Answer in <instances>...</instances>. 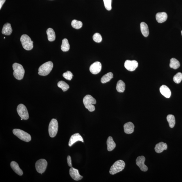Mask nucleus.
<instances>
[{
  "label": "nucleus",
  "instance_id": "1",
  "mask_svg": "<svg viewBox=\"0 0 182 182\" xmlns=\"http://www.w3.org/2000/svg\"><path fill=\"white\" fill-rule=\"evenodd\" d=\"M83 103L85 107L88 111L92 112L95 110V107L93 105L96 104V100L90 95H87L83 99Z\"/></svg>",
  "mask_w": 182,
  "mask_h": 182
},
{
  "label": "nucleus",
  "instance_id": "2",
  "mask_svg": "<svg viewBox=\"0 0 182 182\" xmlns=\"http://www.w3.org/2000/svg\"><path fill=\"white\" fill-rule=\"evenodd\" d=\"M13 68L14 77L18 80L23 79L24 75L25 70L22 65L18 63H14L13 65Z\"/></svg>",
  "mask_w": 182,
  "mask_h": 182
},
{
  "label": "nucleus",
  "instance_id": "3",
  "mask_svg": "<svg viewBox=\"0 0 182 182\" xmlns=\"http://www.w3.org/2000/svg\"><path fill=\"white\" fill-rule=\"evenodd\" d=\"M125 165V163L123 160H119L116 161L111 167L109 173L111 175H114L121 172L124 169Z\"/></svg>",
  "mask_w": 182,
  "mask_h": 182
},
{
  "label": "nucleus",
  "instance_id": "4",
  "mask_svg": "<svg viewBox=\"0 0 182 182\" xmlns=\"http://www.w3.org/2000/svg\"><path fill=\"white\" fill-rule=\"evenodd\" d=\"M53 67V63L51 61L44 63L39 67L38 74L42 76L47 75L51 72Z\"/></svg>",
  "mask_w": 182,
  "mask_h": 182
},
{
  "label": "nucleus",
  "instance_id": "5",
  "mask_svg": "<svg viewBox=\"0 0 182 182\" xmlns=\"http://www.w3.org/2000/svg\"><path fill=\"white\" fill-rule=\"evenodd\" d=\"M13 132L14 135L23 141L29 142L31 140V136L30 134L20 129H14Z\"/></svg>",
  "mask_w": 182,
  "mask_h": 182
},
{
  "label": "nucleus",
  "instance_id": "6",
  "mask_svg": "<svg viewBox=\"0 0 182 182\" xmlns=\"http://www.w3.org/2000/svg\"><path fill=\"white\" fill-rule=\"evenodd\" d=\"M20 41L23 47L25 50H31L33 48V42L27 35H23L20 38Z\"/></svg>",
  "mask_w": 182,
  "mask_h": 182
},
{
  "label": "nucleus",
  "instance_id": "7",
  "mask_svg": "<svg viewBox=\"0 0 182 182\" xmlns=\"http://www.w3.org/2000/svg\"><path fill=\"white\" fill-rule=\"evenodd\" d=\"M58 122L57 120L52 119L51 121L49 126V133L51 138L56 136L58 133Z\"/></svg>",
  "mask_w": 182,
  "mask_h": 182
},
{
  "label": "nucleus",
  "instance_id": "8",
  "mask_svg": "<svg viewBox=\"0 0 182 182\" xmlns=\"http://www.w3.org/2000/svg\"><path fill=\"white\" fill-rule=\"evenodd\" d=\"M47 164V162L45 159H41L38 160L35 165L37 172L42 174L45 172Z\"/></svg>",
  "mask_w": 182,
  "mask_h": 182
},
{
  "label": "nucleus",
  "instance_id": "9",
  "mask_svg": "<svg viewBox=\"0 0 182 182\" xmlns=\"http://www.w3.org/2000/svg\"><path fill=\"white\" fill-rule=\"evenodd\" d=\"M17 112L19 115L23 120H27L29 118V116L26 107L23 104H20L17 107Z\"/></svg>",
  "mask_w": 182,
  "mask_h": 182
},
{
  "label": "nucleus",
  "instance_id": "10",
  "mask_svg": "<svg viewBox=\"0 0 182 182\" xmlns=\"http://www.w3.org/2000/svg\"><path fill=\"white\" fill-rule=\"evenodd\" d=\"M138 63L136 60H126L124 63V67L129 71L135 70L138 67Z\"/></svg>",
  "mask_w": 182,
  "mask_h": 182
},
{
  "label": "nucleus",
  "instance_id": "11",
  "mask_svg": "<svg viewBox=\"0 0 182 182\" xmlns=\"http://www.w3.org/2000/svg\"><path fill=\"white\" fill-rule=\"evenodd\" d=\"M145 158L144 156H139L136 160V164L141 170L143 172H146L148 170L147 167L144 164Z\"/></svg>",
  "mask_w": 182,
  "mask_h": 182
},
{
  "label": "nucleus",
  "instance_id": "12",
  "mask_svg": "<svg viewBox=\"0 0 182 182\" xmlns=\"http://www.w3.org/2000/svg\"><path fill=\"white\" fill-rule=\"evenodd\" d=\"M101 63L97 61L90 65V72L93 74L96 75L101 72Z\"/></svg>",
  "mask_w": 182,
  "mask_h": 182
},
{
  "label": "nucleus",
  "instance_id": "13",
  "mask_svg": "<svg viewBox=\"0 0 182 182\" xmlns=\"http://www.w3.org/2000/svg\"><path fill=\"white\" fill-rule=\"evenodd\" d=\"M69 173L71 177L75 181L80 180L83 178V176L80 174L78 169L74 168L72 167L70 169Z\"/></svg>",
  "mask_w": 182,
  "mask_h": 182
},
{
  "label": "nucleus",
  "instance_id": "14",
  "mask_svg": "<svg viewBox=\"0 0 182 182\" xmlns=\"http://www.w3.org/2000/svg\"><path fill=\"white\" fill-rule=\"evenodd\" d=\"M78 141H81L82 142H84L83 138L81 135L79 133H76L72 135L69 139V147H72L74 144Z\"/></svg>",
  "mask_w": 182,
  "mask_h": 182
},
{
  "label": "nucleus",
  "instance_id": "15",
  "mask_svg": "<svg viewBox=\"0 0 182 182\" xmlns=\"http://www.w3.org/2000/svg\"><path fill=\"white\" fill-rule=\"evenodd\" d=\"M124 132L126 134H130L134 132L135 126L132 122L126 123L124 126Z\"/></svg>",
  "mask_w": 182,
  "mask_h": 182
},
{
  "label": "nucleus",
  "instance_id": "16",
  "mask_svg": "<svg viewBox=\"0 0 182 182\" xmlns=\"http://www.w3.org/2000/svg\"><path fill=\"white\" fill-rule=\"evenodd\" d=\"M168 18V15L165 12L158 13L156 15V19L159 23H163L165 22Z\"/></svg>",
  "mask_w": 182,
  "mask_h": 182
},
{
  "label": "nucleus",
  "instance_id": "17",
  "mask_svg": "<svg viewBox=\"0 0 182 182\" xmlns=\"http://www.w3.org/2000/svg\"><path fill=\"white\" fill-rule=\"evenodd\" d=\"M160 92L163 96L167 98H170L171 96V92L168 87L163 85L160 88Z\"/></svg>",
  "mask_w": 182,
  "mask_h": 182
},
{
  "label": "nucleus",
  "instance_id": "18",
  "mask_svg": "<svg viewBox=\"0 0 182 182\" xmlns=\"http://www.w3.org/2000/svg\"><path fill=\"white\" fill-rule=\"evenodd\" d=\"M167 147H168L166 143L160 142L156 145L154 149L156 153L160 154L162 153L165 150H167Z\"/></svg>",
  "mask_w": 182,
  "mask_h": 182
},
{
  "label": "nucleus",
  "instance_id": "19",
  "mask_svg": "<svg viewBox=\"0 0 182 182\" xmlns=\"http://www.w3.org/2000/svg\"><path fill=\"white\" fill-rule=\"evenodd\" d=\"M12 28L11 25L9 23H7L4 24L2 29V33L3 35H9L12 33Z\"/></svg>",
  "mask_w": 182,
  "mask_h": 182
},
{
  "label": "nucleus",
  "instance_id": "20",
  "mask_svg": "<svg viewBox=\"0 0 182 182\" xmlns=\"http://www.w3.org/2000/svg\"><path fill=\"white\" fill-rule=\"evenodd\" d=\"M10 166L16 174L20 176H22L23 174V171L19 167L17 163L15 161L12 162L10 163Z\"/></svg>",
  "mask_w": 182,
  "mask_h": 182
},
{
  "label": "nucleus",
  "instance_id": "21",
  "mask_svg": "<svg viewBox=\"0 0 182 182\" xmlns=\"http://www.w3.org/2000/svg\"><path fill=\"white\" fill-rule=\"evenodd\" d=\"M107 150L109 151H113L116 147V143L114 142L113 137L109 136L107 141Z\"/></svg>",
  "mask_w": 182,
  "mask_h": 182
},
{
  "label": "nucleus",
  "instance_id": "22",
  "mask_svg": "<svg viewBox=\"0 0 182 182\" xmlns=\"http://www.w3.org/2000/svg\"><path fill=\"white\" fill-rule=\"evenodd\" d=\"M140 29L142 33L145 37H147L149 35V27L144 22H142L140 24Z\"/></svg>",
  "mask_w": 182,
  "mask_h": 182
},
{
  "label": "nucleus",
  "instance_id": "23",
  "mask_svg": "<svg viewBox=\"0 0 182 182\" xmlns=\"http://www.w3.org/2000/svg\"><path fill=\"white\" fill-rule=\"evenodd\" d=\"M46 32L49 41L50 42L55 41L56 40V35L53 29L50 28H49L47 30Z\"/></svg>",
  "mask_w": 182,
  "mask_h": 182
},
{
  "label": "nucleus",
  "instance_id": "24",
  "mask_svg": "<svg viewBox=\"0 0 182 182\" xmlns=\"http://www.w3.org/2000/svg\"><path fill=\"white\" fill-rule=\"evenodd\" d=\"M126 85L123 81L122 80H119L117 82L116 85V89L119 92H124L125 90Z\"/></svg>",
  "mask_w": 182,
  "mask_h": 182
},
{
  "label": "nucleus",
  "instance_id": "25",
  "mask_svg": "<svg viewBox=\"0 0 182 182\" xmlns=\"http://www.w3.org/2000/svg\"><path fill=\"white\" fill-rule=\"evenodd\" d=\"M113 77V74L111 72L108 73L104 75L101 79V82L102 83H105L110 81Z\"/></svg>",
  "mask_w": 182,
  "mask_h": 182
},
{
  "label": "nucleus",
  "instance_id": "26",
  "mask_svg": "<svg viewBox=\"0 0 182 182\" xmlns=\"http://www.w3.org/2000/svg\"><path fill=\"white\" fill-rule=\"evenodd\" d=\"M169 65L171 68L176 69L180 66V63L176 59L173 58L171 59Z\"/></svg>",
  "mask_w": 182,
  "mask_h": 182
},
{
  "label": "nucleus",
  "instance_id": "27",
  "mask_svg": "<svg viewBox=\"0 0 182 182\" xmlns=\"http://www.w3.org/2000/svg\"><path fill=\"white\" fill-rule=\"evenodd\" d=\"M167 119L170 128H174L175 124V119L174 116L172 114H169L167 116Z\"/></svg>",
  "mask_w": 182,
  "mask_h": 182
},
{
  "label": "nucleus",
  "instance_id": "28",
  "mask_svg": "<svg viewBox=\"0 0 182 182\" xmlns=\"http://www.w3.org/2000/svg\"><path fill=\"white\" fill-rule=\"evenodd\" d=\"M61 49L63 52L68 51L70 48V45L68 40L64 39L63 40L62 45L61 46Z\"/></svg>",
  "mask_w": 182,
  "mask_h": 182
},
{
  "label": "nucleus",
  "instance_id": "29",
  "mask_svg": "<svg viewBox=\"0 0 182 182\" xmlns=\"http://www.w3.org/2000/svg\"><path fill=\"white\" fill-rule=\"evenodd\" d=\"M58 86L64 92L68 90L69 88V85L63 81H59L58 83Z\"/></svg>",
  "mask_w": 182,
  "mask_h": 182
},
{
  "label": "nucleus",
  "instance_id": "30",
  "mask_svg": "<svg viewBox=\"0 0 182 182\" xmlns=\"http://www.w3.org/2000/svg\"><path fill=\"white\" fill-rule=\"evenodd\" d=\"M71 25L73 28L76 29H79L81 28L83 24L80 21L74 20L72 21Z\"/></svg>",
  "mask_w": 182,
  "mask_h": 182
},
{
  "label": "nucleus",
  "instance_id": "31",
  "mask_svg": "<svg viewBox=\"0 0 182 182\" xmlns=\"http://www.w3.org/2000/svg\"><path fill=\"white\" fill-rule=\"evenodd\" d=\"M173 80L175 83H180L182 80V74L181 72L177 73L173 77Z\"/></svg>",
  "mask_w": 182,
  "mask_h": 182
},
{
  "label": "nucleus",
  "instance_id": "32",
  "mask_svg": "<svg viewBox=\"0 0 182 182\" xmlns=\"http://www.w3.org/2000/svg\"><path fill=\"white\" fill-rule=\"evenodd\" d=\"M93 39L97 43H100L102 41V38L101 35L98 33H95L93 35Z\"/></svg>",
  "mask_w": 182,
  "mask_h": 182
},
{
  "label": "nucleus",
  "instance_id": "33",
  "mask_svg": "<svg viewBox=\"0 0 182 182\" xmlns=\"http://www.w3.org/2000/svg\"><path fill=\"white\" fill-rule=\"evenodd\" d=\"M73 76V74L69 71H67L63 74V77L68 80H71L72 79Z\"/></svg>",
  "mask_w": 182,
  "mask_h": 182
},
{
  "label": "nucleus",
  "instance_id": "34",
  "mask_svg": "<svg viewBox=\"0 0 182 182\" xmlns=\"http://www.w3.org/2000/svg\"><path fill=\"white\" fill-rule=\"evenodd\" d=\"M105 7L108 10H110L112 9V0H104Z\"/></svg>",
  "mask_w": 182,
  "mask_h": 182
},
{
  "label": "nucleus",
  "instance_id": "35",
  "mask_svg": "<svg viewBox=\"0 0 182 182\" xmlns=\"http://www.w3.org/2000/svg\"><path fill=\"white\" fill-rule=\"evenodd\" d=\"M67 164H68V166L70 167H72V160L71 156H67Z\"/></svg>",
  "mask_w": 182,
  "mask_h": 182
},
{
  "label": "nucleus",
  "instance_id": "36",
  "mask_svg": "<svg viewBox=\"0 0 182 182\" xmlns=\"http://www.w3.org/2000/svg\"><path fill=\"white\" fill-rule=\"evenodd\" d=\"M5 1L6 0H0V9H1L2 6L5 3Z\"/></svg>",
  "mask_w": 182,
  "mask_h": 182
},
{
  "label": "nucleus",
  "instance_id": "37",
  "mask_svg": "<svg viewBox=\"0 0 182 182\" xmlns=\"http://www.w3.org/2000/svg\"><path fill=\"white\" fill-rule=\"evenodd\" d=\"M21 120H23V119H22V118H21Z\"/></svg>",
  "mask_w": 182,
  "mask_h": 182
},
{
  "label": "nucleus",
  "instance_id": "38",
  "mask_svg": "<svg viewBox=\"0 0 182 182\" xmlns=\"http://www.w3.org/2000/svg\"><path fill=\"white\" fill-rule=\"evenodd\" d=\"M181 35L182 36V31H181Z\"/></svg>",
  "mask_w": 182,
  "mask_h": 182
},
{
  "label": "nucleus",
  "instance_id": "39",
  "mask_svg": "<svg viewBox=\"0 0 182 182\" xmlns=\"http://www.w3.org/2000/svg\"><path fill=\"white\" fill-rule=\"evenodd\" d=\"M4 39H5V37H4Z\"/></svg>",
  "mask_w": 182,
  "mask_h": 182
}]
</instances>
